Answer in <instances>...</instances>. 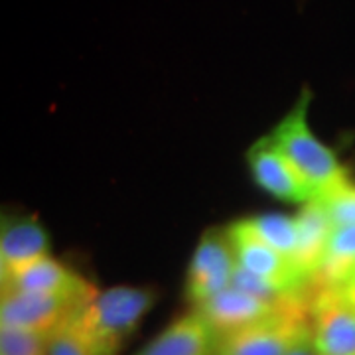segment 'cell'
Wrapping results in <instances>:
<instances>
[{"label": "cell", "mask_w": 355, "mask_h": 355, "mask_svg": "<svg viewBox=\"0 0 355 355\" xmlns=\"http://www.w3.org/2000/svg\"><path fill=\"white\" fill-rule=\"evenodd\" d=\"M156 302V292L146 286L119 284L95 291L79 308L71 326L97 355H116L137 331Z\"/></svg>", "instance_id": "obj_1"}, {"label": "cell", "mask_w": 355, "mask_h": 355, "mask_svg": "<svg viewBox=\"0 0 355 355\" xmlns=\"http://www.w3.org/2000/svg\"><path fill=\"white\" fill-rule=\"evenodd\" d=\"M310 91L304 89L291 111L272 128L270 137L308 182L316 200H326L334 191L347 186L354 178L336 153L318 139L310 127Z\"/></svg>", "instance_id": "obj_2"}, {"label": "cell", "mask_w": 355, "mask_h": 355, "mask_svg": "<svg viewBox=\"0 0 355 355\" xmlns=\"http://www.w3.org/2000/svg\"><path fill=\"white\" fill-rule=\"evenodd\" d=\"M310 340L308 302H296L219 338L217 355H288Z\"/></svg>", "instance_id": "obj_3"}, {"label": "cell", "mask_w": 355, "mask_h": 355, "mask_svg": "<svg viewBox=\"0 0 355 355\" xmlns=\"http://www.w3.org/2000/svg\"><path fill=\"white\" fill-rule=\"evenodd\" d=\"M227 233L241 268L284 296H310V280L304 272L294 261L263 241L245 217L229 223Z\"/></svg>", "instance_id": "obj_4"}, {"label": "cell", "mask_w": 355, "mask_h": 355, "mask_svg": "<svg viewBox=\"0 0 355 355\" xmlns=\"http://www.w3.org/2000/svg\"><path fill=\"white\" fill-rule=\"evenodd\" d=\"M237 270V257L227 227L203 231L191 253L184 277V298L196 308L231 286Z\"/></svg>", "instance_id": "obj_5"}, {"label": "cell", "mask_w": 355, "mask_h": 355, "mask_svg": "<svg viewBox=\"0 0 355 355\" xmlns=\"http://www.w3.org/2000/svg\"><path fill=\"white\" fill-rule=\"evenodd\" d=\"M89 296H58V294H28L4 292L0 300V328L32 331L51 336L67 326Z\"/></svg>", "instance_id": "obj_6"}, {"label": "cell", "mask_w": 355, "mask_h": 355, "mask_svg": "<svg viewBox=\"0 0 355 355\" xmlns=\"http://www.w3.org/2000/svg\"><path fill=\"white\" fill-rule=\"evenodd\" d=\"M245 160L254 184L270 198L294 203L298 207L316 200L308 182L288 160V156L280 150L270 135L254 140L245 154Z\"/></svg>", "instance_id": "obj_7"}, {"label": "cell", "mask_w": 355, "mask_h": 355, "mask_svg": "<svg viewBox=\"0 0 355 355\" xmlns=\"http://www.w3.org/2000/svg\"><path fill=\"white\" fill-rule=\"evenodd\" d=\"M310 342L324 355H355V304L340 291H310Z\"/></svg>", "instance_id": "obj_8"}, {"label": "cell", "mask_w": 355, "mask_h": 355, "mask_svg": "<svg viewBox=\"0 0 355 355\" xmlns=\"http://www.w3.org/2000/svg\"><path fill=\"white\" fill-rule=\"evenodd\" d=\"M310 298H300V300H288V302H268L254 294L229 286L223 292L216 294L214 298L205 300L203 304L196 306V310L202 314L211 328L221 336L231 334V331L247 328L259 320L277 314L279 310L286 306L296 304V302H308Z\"/></svg>", "instance_id": "obj_9"}, {"label": "cell", "mask_w": 355, "mask_h": 355, "mask_svg": "<svg viewBox=\"0 0 355 355\" xmlns=\"http://www.w3.org/2000/svg\"><path fill=\"white\" fill-rule=\"evenodd\" d=\"M50 253V237L34 216H10L0 227V282Z\"/></svg>", "instance_id": "obj_10"}, {"label": "cell", "mask_w": 355, "mask_h": 355, "mask_svg": "<svg viewBox=\"0 0 355 355\" xmlns=\"http://www.w3.org/2000/svg\"><path fill=\"white\" fill-rule=\"evenodd\" d=\"M97 291L71 266L60 259L46 254L36 263L24 266L10 279L2 280L4 292H28V294H58V296H89Z\"/></svg>", "instance_id": "obj_11"}, {"label": "cell", "mask_w": 355, "mask_h": 355, "mask_svg": "<svg viewBox=\"0 0 355 355\" xmlns=\"http://www.w3.org/2000/svg\"><path fill=\"white\" fill-rule=\"evenodd\" d=\"M217 345L219 334L196 308H191L135 355H217Z\"/></svg>", "instance_id": "obj_12"}, {"label": "cell", "mask_w": 355, "mask_h": 355, "mask_svg": "<svg viewBox=\"0 0 355 355\" xmlns=\"http://www.w3.org/2000/svg\"><path fill=\"white\" fill-rule=\"evenodd\" d=\"M296 227H298V247H296V265L310 280L316 275L320 261L326 253V247L330 243L331 233H334V221L326 209V205L320 200L300 205L296 214Z\"/></svg>", "instance_id": "obj_13"}, {"label": "cell", "mask_w": 355, "mask_h": 355, "mask_svg": "<svg viewBox=\"0 0 355 355\" xmlns=\"http://www.w3.org/2000/svg\"><path fill=\"white\" fill-rule=\"evenodd\" d=\"M355 277V225L336 227L320 261L310 291H340Z\"/></svg>", "instance_id": "obj_14"}, {"label": "cell", "mask_w": 355, "mask_h": 355, "mask_svg": "<svg viewBox=\"0 0 355 355\" xmlns=\"http://www.w3.org/2000/svg\"><path fill=\"white\" fill-rule=\"evenodd\" d=\"M245 219L263 241L296 263V247H298L296 217L284 216V214H259Z\"/></svg>", "instance_id": "obj_15"}, {"label": "cell", "mask_w": 355, "mask_h": 355, "mask_svg": "<svg viewBox=\"0 0 355 355\" xmlns=\"http://www.w3.org/2000/svg\"><path fill=\"white\" fill-rule=\"evenodd\" d=\"M48 338L32 331L0 328V355H48Z\"/></svg>", "instance_id": "obj_16"}, {"label": "cell", "mask_w": 355, "mask_h": 355, "mask_svg": "<svg viewBox=\"0 0 355 355\" xmlns=\"http://www.w3.org/2000/svg\"><path fill=\"white\" fill-rule=\"evenodd\" d=\"M326 205L328 214L336 227L355 225V182L352 180L347 186L334 191L326 200H320Z\"/></svg>", "instance_id": "obj_17"}, {"label": "cell", "mask_w": 355, "mask_h": 355, "mask_svg": "<svg viewBox=\"0 0 355 355\" xmlns=\"http://www.w3.org/2000/svg\"><path fill=\"white\" fill-rule=\"evenodd\" d=\"M48 355H97L95 349L89 345L77 330L71 326V322L53 331L48 338Z\"/></svg>", "instance_id": "obj_18"}, {"label": "cell", "mask_w": 355, "mask_h": 355, "mask_svg": "<svg viewBox=\"0 0 355 355\" xmlns=\"http://www.w3.org/2000/svg\"><path fill=\"white\" fill-rule=\"evenodd\" d=\"M288 355H324V354H320L316 347L312 345V342L308 340V342L300 343V345H298L296 349H292Z\"/></svg>", "instance_id": "obj_19"}, {"label": "cell", "mask_w": 355, "mask_h": 355, "mask_svg": "<svg viewBox=\"0 0 355 355\" xmlns=\"http://www.w3.org/2000/svg\"><path fill=\"white\" fill-rule=\"evenodd\" d=\"M340 292H342L343 296H345L352 304H355V277L349 280L343 288H340Z\"/></svg>", "instance_id": "obj_20"}]
</instances>
